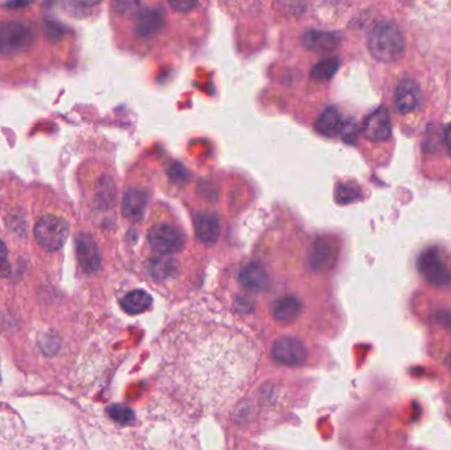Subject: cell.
<instances>
[{
    "label": "cell",
    "instance_id": "obj_11",
    "mask_svg": "<svg viewBox=\"0 0 451 450\" xmlns=\"http://www.w3.org/2000/svg\"><path fill=\"white\" fill-rule=\"evenodd\" d=\"M303 44L305 45L306 49L314 53H332L339 47L341 36L334 32L312 29L304 33Z\"/></svg>",
    "mask_w": 451,
    "mask_h": 450
},
{
    "label": "cell",
    "instance_id": "obj_23",
    "mask_svg": "<svg viewBox=\"0 0 451 450\" xmlns=\"http://www.w3.org/2000/svg\"><path fill=\"white\" fill-rule=\"evenodd\" d=\"M11 274V265L8 260L7 246L0 240V278H7Z\"/></svg>",
    "mask_w": 451,
    "mask_h": 450
},
{
    "label": "cell",
    "instance_id": "obj_8",
    "mask_svg": "<svg viewBox=\"0 0 451 450\" xmlns=\"http://www.w3.org/2000/svg\"><path fill=\"white\" fill-rule=\"evenodd\" d=\"M272 358L284 366H300L307 358L304 344L293 337H282L272 346Z\"/></svg>",
    "mask_w": 451,
    "mask_h": 450
},
{
    "label": "cell",
    "instance_id": "obj_1",
    "mask_svg": "<svg viewBox=\"0 0 451 450\" xmlns=\"http://www.w3.org/2000/svg\"><path fill=\"white\" fill-rule=\"evenodd\" d=\"M367 48L373 58L382 62H395L405 49V40L398 26L392 22L375 24L368 35Z\"/></svg>",
    "mask_w": 451,
    "mask_h": 450
},
{
    "label": "cell",
    "instance_id": "obj_15",
    "mask_svg": "<svg viewBox=\"0 0 451 450\" xmlns=\"http://www.w3.org/2000/svg\"><path fill=\"white\" fill-rule=\"evenodd\" d=\"M165 14L161 8H146L139 11L136 17V32L142 38H151L156 35L164 26Z\"/></svg>",
    "mask_w": 451,
    "mask_h": 450
},
{
    "label": "cell",
    "instance_id": "obj_24",
    "mask_svg": "<svg viewBox=\"0 0 451 450\" xmlns=\"http://www.w3.org/2000/svg\"><path fill=\"white\" fill-rule=\"evenodd\" d=\"M168 173H169V176H171L173 181H176V183L184 184V183L189 181V173L186 171L185 167H182L178 162L173 164L172 167L169 168Z\"/></svg>",
    "mask_w": 451,
    "mask_h": 450
},
{
    "label": "cell",
    "instance_id": "obj_5",
    "mask_svg": "<svg viewBox=\"0 0 451 450\" xmlns=\"http://www.w3.org/2000/svg\"><path fill=\"white\" fill-rule=\"evenodd\" d=\"M418 271L421 276L433 287H446L451 283L450 268L437 249L430 247L420 255Z\"/></svg>",
    "mask_w": 451,
    "mask_h": 450
},
{
    "label": "cell",
    "instance_id": "obj_4",
    "mask_svg": "<svg viewBox=\"0 0 451 450\" xmlns=\"http://www.w3.org/2000/svg\"><path fill=\"white\" fill-rule=\"evenodd\" d=\"M69 237L67 222L53 214L42 215L35 226V238L46 251H58Z\"/></svg>",
    "mask_w": 451,
    "mask_h": 450
},
{
    "label": "cell",
    "instance_id": "obj_7",
    "mask_svg": "<svg viewBox=\"0 0 451 450\" xmlns=\"http://www.w3.org/2000/svg\"><path fill=\"white\" fill-rule=\"evenodd\" d=\"M339 253L338 240L329 235L317 239L309 252V265L316 272H326L337 263Z\"/></svg>",
    "mask_w": 451,
    "mask_h": 450
},
{
    "label": "cell",
    "instance_id": "obj_19",
    "mask_svg": "<svg viewBox=\"0 0 451 450\" xmlns=\"http://www.w3.org/2000/svg\"><path fill=\"white\" fill-rule=\"evenodd\" d=\"M301 313V303L292 296L280 299L273 306V317L281 324H292Z\"/></svg>",
    "mask_w": 451,
    "mask_h": 450
},
{
    "label": "cell",
    "instance_id": "obj_17",
    "mask_svg": "<svg viewBox=\"0 0 451 450\" xmlns=\"http://www.w3.org/2000/svg\"><path fill=\"white\" fill-rule=\"evenodd\" d=\"M345 126V122L342 119V115L337 107H327L319 117L317 123H316V130L317 133L326 136V138H332L338 133H342V128Z\"/></svg>",
    "mask_w": 451,
    "mask_h": 450
},
{
    "label": "cell",
    "instance_id": "obj_22",
    "mask_svg": "<svg viewBox=\"0 0 451 450\" xmlns=\"http://www.w3.org/2000/svg\"><path fill=\"white\" fill-rule=\"evenodd\" d=\"M360 197V189L354 184H339L335 188V199L339 203H350Z\"/></svg>",
    "mask_w": 451,
    "mask_h": 450
},
{
    "label": "cell",
    "instance_id": "obj_25",
    "mask_svg": "<svg viewBox=\"0 0 451 450\" xmlns=\"http://www.w3.org/2000/svg\"><path fill=\"white\" fill-rule=\"evenodd\" d=\"M111 415L114 416V419L119 420L120 423H127V422H131V417H133V412L124 407H112L111 408Z\"/></svg>",
    "mask_w": 451,
    "mask_h": 450
},
{
    "label": "cell",
    "instance_id": "obj_12",
    "mask_svg": "<svg viewBox=\"0 0 451 450\" xmlns=\"http://www.w3.org/2000/svg\"><path fill=\"white\" fill-rule=\"evenodd\" d=\"M421 101V90L418 85L411 80L404 78L398 82L396 92H395V103L398 107V112L408 114L414 111Z\"/></svg>",
    "mask_w": 451,
    "mask_h": 450
},
{
    "label": "cell",
    "instance_id": "obj_13",
    "mask_svg": "<svg viewBox=\"0 0 451 450\" xmlns=\"http://www.w3.org/2000/svg\"><path fill=\"white\" fill-rule=\"evenodd\" d=\"M146 203H148V194L144 190L133 188L127 190L121 202V212L123 215L133 221V222H142L144 218Z\"/></svg>",
    "mask_w": 451,
    "mask_h": 450
},
{
    "label": "cell",
    "instance_id": "obj_18",
    "mask_svg": "<svg viewBox=\"0 0 451 450\" xmlns=\"http://www.w3.org/2000/svg\"><path fill=\"white\" fill-rule=\"evenodd\" d=\"M121 309L128 313V315H140L148 310L152 305V297L148 292L143 290H136V291L127 293L121 301Z\"/></svg>",
    "mask_w": 451,
    "mask_h": 450
},
{
    "label": "cell",
    "instance_id": "obj_2",
    "mask_svg": "<svg viewBox=\"0 0 451 450\" xmlns=\"http://www.w3.org/2000/svg\"><path fill=\"white\" fill-rule=\"evenodd\" d=\"M0 450H52L40 438L28 435L17 419L0 413Z\"/></svg>",
    "mask_w": 451,
    "mask_h": 450
},
{
    "label": "cell",
    "instance_id": "obj_3",
    "mask_svg": "<svg viewBox=\"0 0 451 450\" xmlns=\"http://www.w3.org/2000/svg\"><path fill=\"white\" fill-rule=\"evenodd\" d=\"M35 40L32 28L23 22H0V57H15L27 52Z\"/></svg>",
    "mask_w": 451,
    "mask_h": 450
},
{
    "label": "cell",
    "instance_id": "obj_14",
    "mask_svg": "<svg viewBox=\"0 0 451 450\" xmlns=\"http://www.w3.org/2000/svg\"><path fill=\"white\" fill-rule=\"evenodd\" d=\"M239 283L243 288L248 291H266L269 287V275L264 265L260 263H250L240 271Z\"/></svg>",
    "mask_w": 451,
    "mask_h": 450
},
{
    "label": "cell",
    "instance_id": "obj_6",
    "mask_svg": "<svg viewBox=\"0 0 451 450\" xmlns=\"http://www.w3.org/2000/svg\"><path fill=\"white\" fill-rule=\"evenodd\" d=\"M148 242L152 250L161 255H171L181 251L185 246V238L178 228L169 224H158L148 233Z\"/></svg>",
    "mask_w": 451,
    "mask_h": 450
},
{
    "label": "cell",
    "instance_id": "obj_28",
    "mask_svg": "<svg viewBox=\"0 0 451 450\" xmlns=\"http://www.w3.org/2000/svg\"><path fill=\"white\" fill-rule=\"evenodd\" d=\"M445 146L448 149V153L451 156V123L445 128Z\"/></svg>",
    "mask_w": 451,
    "mask_h": 450
},
{
    "label": "cell",
    "instance_id": "obj_26",
    "mask_svg": "<svg viewBox=\"0 0 451 450\" xmlns=\"http://www.w3.org/2000/svg\"><path fill=\"white\" fill-rule=\"evenodd\" d=\"M171 7L174 8L176 11H189L194 7H197L196 1H190V0H180V1H171L169 3Z\"/></svg>",
    "mask_w": 451,
    "mask_h": 450
},
{
    "label": "cell",
    "instance_id": "obj_20",
    "mask_svg": "<svg viewBox=\"0 0 451 450\" xmlns=\"http://www.w3.org/2000/svg\"><path fill=\"white\" fill-rule=\"evenodd\" d=\"M146 269L152 278L165 280L176 274L177 262L172 259H153L148 262Z\"/></svg>",
    "mask_w": 451,
    "mask_h": 450
},
{
    "label": "cell",
    "instance_id": "obj_9",
    "mask_svg": "<svg viewBox=\"0 0 451 450\" xmlns=\"http://www.w3.org/2000/svg\"><path fill=\"white\" fill-rule=\"evenodd\" d=\"M361 131L368 140L375 143L388 140L392 133V123L388 110L385 107H379L371 112L364 120Z\"/></svg>",
    "mask_w": 451,
    "mask_h": 450
},
{
    "label": "cell",
    "instance_id": "obj_21",
    "mask_svg": "<svg viewBox=\"0 0 451 450\" xmlns=\"http://www.w3.org/2000/svg\"><path fill=\"white\" fill-rule=\"evenodd\" d=\"M338 69H339V61L337 58H326L313 67L310 72V77L314 81H321V82L330 80L338 72Z\"/></svg>",
    "mask_w": 451,
    "mask_h": 450
},
{
    "label": "cell",
    "instance_id": "obj_16",
    "mask_svg": "<svg viewBox=\"0 0 451 450\" xmlns=\"http://www.w3.org/2000/svg\"><path fill=\"white\" fill-rule=\"evenodd\" d=\"M194 230L199 242L212 246L219 238L221 226L218 218L212 212H198L194 217Z\"/></svg>",
    "mask_w": 451,
    "mask_h": 450
},
{
    "label": "cell",
    "instance_id": "obj_27",
    "mask_svg": "<svg viewBox=\"0 0 451 450\" xmlns=\"http://www.w3.org/2000/svg\"><path fill=\"white\" fill-rule=\"evenodd\" d=\"M438 322L443 325L445 328L451 329V312L450 310H441L437 313Z\"/></svg>",
    "mask_w": 451,
    "mask_h": 450
},
{
    "label": "cell",
    "instance_id": "obj_10",
    "mask_svg": "<svg viewBox=\"0 0 451 450\" xmlns=\"http://www.w3.org/2000/svg\"><path fill=\"white\" fill-rule=\"evenodd\" d=\"M76 249L80 268L86 274H93L99 269L102 263V255L92 235L80 234L76 239Z\"/></svg>",
    "mask_w": 451,
    "mask_h": 450
}]
</instances>
